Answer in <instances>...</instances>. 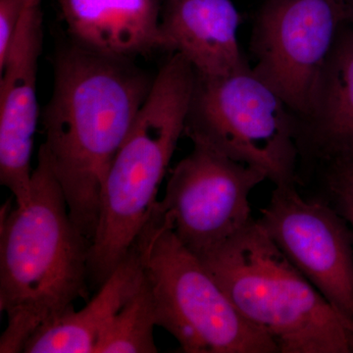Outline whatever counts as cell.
I'll return each instance as SVG.
<instances>
[{"mask_svg": "<svg viewBox=\"0 0 353 353\" xmlns=\"http://www.w3.org/2000/svg\"><path fill=\"white\" fill-rule=\"evenodd\" d=\"M41 145L63 190L72 220L92 243L109 166L143 108L155 75L134 60L69 41L54 58Z\"/></svg>", "mask_w": 353, "mask_h": 353, "instance_id": "obj_1", "label": "cell"}, {"mask_svg": "<svg viewBox=\"0 0 353 353\" xmlns=\"http://www.w3.org/2000/svg\"><path fill=\"white\" fill-rule=\"evenodd\" d=\"M0 309L7 326L0 352H23L41 327L90 296V241L72 220L43 146L24 206L7 202L0 217Z\"/></svg>", "mask_w": 353, "mask_h": 353, "instance_id": "obj_2", "label": "cell"}, {"mask_svg": "<svg viewBox=\"0 0 353 353\" xmlns=\"http://www.w3.org/2000/svg\"><path fill=\"white\" fill-rule=\"evenodd\" d=\"M194 81L192 64L172 53L155 74L152 90L109 166L90 248V290L108 280L152 218L158 190L185 134Z\"/></svg>", "mask_w": 353, "mask_h": 353, "instance_id": "obj_3", "label": "cell"}, {"mask_svg": "<svg viewBox=\"0 0 353 353\" xmlns=\"http://www.w3.org/2000/svg\"><path fill=\"white\" fill-rule=\"evenodd\" d=\"M239 312L279 353H353V326L304 277L257 220L199 257Z\"/></svg>", "mask_w": 353, "mask_h": 353, "instance_id": "obj_4", "label": "cell"}, {"mask_svg": "<svg viewBox=\"0 0 353 353\" xmlns=\"http://www.w3.org/2000/svg\"><path fill=\"white\" fill-rule=\"evenodd\" d=\"M141 234L157 326L183 352L279 353L270 336L239 312L201 260L181 243L159 201Z\"/></svg>", "mask_w": 353, "mask_h": 353, "instance_id": "obj_5", "label": "cell"}, {"mask_svg": "<svg viewBox=\"0 0 353 353\" xmlns=\"http://www.w3.org/2000/svg\"><path fill=\"white\" fill-rule=\"evenodd\" d=\"M292 113L248 65L224 76L196 72L185 134L256 167L275 185H296L301 129Z\"/></svg>", "mask_w": 353, "mask_h": 353, "instance_id": "obj_6", "label": "cell"}, {"mask_svg": "<svg viewBox=\"0 0 353 353\" xmlns=\"http://www.w3.org/2000/svg\"><path fill=\"white\" fill-rule=\"evenodd\" d=\"M347 18L345 0H266L253 36V71L307 120Z\"/></svg>", "mask_w": 353, "mask_h": 353, "instance_id": "obj_7", "label": "cell"}, {"mask_svg": "<svg viewBox=\"0 0 353 353\" xmlns=\"http://www.w3.org/2000/svg\"><path fill=\"white\" fill-rule=\"evenodd\" d=\"M192 145L172 170L159 203L170 214L181 243L201 257L252 224L250 194L268 178L206 143Z\"/></svg>", "mask_w": 353, "mask_h": 353, "instance_id": "obj_8", "label": "cell"}, {"mask_svg": "<svg viewBox=\"0 0 353 353\" xmlns=\"http://www.w3.org/2000/svg\"><path fill=\"white\" fill-rule=\"evenodd\" d=\"M257 222L292 264L353 326V232L324 199L275 185Z\"/></svg>", "mask_w": 353, "mask_h": 353, "instance_id": "obj_9", "label": "cell"}, {"mask_svg": "<svg viewBox=\"0 0 353 353\" xmlns=\"http://www.w3.org/2000/svg\"><path fill=\"white\" fill-rule=\"evenodd\" d=\"M43 0H31L0 66V183L16 205L32 194V153L39 120L37 76L43 44Z\"/></svg>", "mask_w": 353, "mask_h": 353, "instance_id": "obj_10", "label": "cell"}, {"mask_svg": "<svg viewBox=\"0 0 353 353\" xmlns=\"http://www.w3.org/2000/svg\"><path fill=\"white\" fill-rule=\"evenodd\" d=\"M241 16L232 0H164L162 50L176 52L205 76L245 67L239 46Z\"/></svg>", "mask_w": 353, "mask_h": 353, "instance_id": "obj_11", "label": "cell"}, {"mask_svg": "<svg viewBox=\"0 0 353 353\" xmlns=\"http://www.w3.org/2000/svg\"><path fill=\"white\" fill-rule=\"evenodd\" d=\"M70 41L108 57L134 60L162 50L163 0H58Z\"/></svg>", "mask_w": 353, "mask_h": 353, "instance_id": "obj_12", "label": "cell"}, {"mask_svg": "<svg viewBox=\"0 0 353 353\" xmlns=\"http://www.w3.org/2000/svg\"><path fill=\"white\" fill-rule=\"evenodd\" d=\"M141 234L81 310L74 307L38 330L25 353H95L99 341L143 279Z\"/></svg>", "mask_w": 353, "mask_h": 353, "instance_id": "obj_13", "label": "cell"}, {"mask_svg": "<svg viewBox=\"0 0 353 353\" xmlns=\"http://www.w3.org/2000/svg\"><path fill=\"white\" fill-rule=\"evenodd\" d=\"M304 136L323 160L353 146V30H341L318 88Z\"/></svg>", "mask_w": 353, "mask_h": 353, "instance_id": "obj_14", "label": "cell"}, {"mask_svg": "<svg viewBox=\"0 0 353 353\" xmlns=\"http://www.w3.org/2000/svg\"><path fill=\"white\" fill-rule=\"evenodd\" d=\"M155 326L152 290L143 274L139 289L115 316L95 353H157Z\"/></svg>", "mask_w": 353, "mask_h": 353, "instance_id": "obj_15", "label": "cell"}, {"mask_svg": "<svg viewBox=\"0 0 353 353\" xmlns=\"http://www.w3.org/2000/svg\"><path fill=\"white\" fill-rule=\"evenodd\" d=\"M325 161V188L328 202L345 219L353 218V146Z\"/></svg>", "mask_w": 353, "mask_h": 353, "instance_id": "obj_16", "label": "cell"}, {"mask_svg": "<svg viewBox=\"0 0 353 353\" xmlns=\"http://www.w3.org/2000/svg\"><path fill=\"white\" fill-rule=\"evenodd\" d=\"M30 2L31 0H0V66L6 61Z\"/></svg>", "mask_w": 353, "mask_h": 353, "instance_id": "obj_17", "label": "cell"}, {"mask_svg": "<svg viewBox=\"0 0 353 353\" xmlns=\"http://www.w3.org/2000/svg\"><path fill=\"white\" fill-rule=\"evenodd\" d=\"M345 7H347V18L353 22V0H345Z\"/></svg>", "mask_w": 353, "mask_h": 353, "instance_id": "obj_18", "label": "cell"}, {"mask_svg": "<svg viewBox=\"0 0 353 353\" xmlns=\"http://www.w3.org/2000/svg\"><path fill=\"white\" fill-rule=\"evenodd\" d=\"M347 222L350 223V227H352V232H353V218H348L347 219Z\"/></svg>", "mask_w": 353, "mask_h": 353, "instance_id": "obj_19", "label": "cell"}]
</instances>
